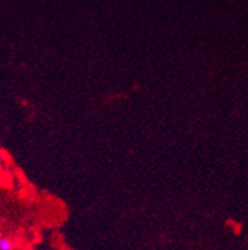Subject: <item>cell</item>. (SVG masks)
Segmentation results:
<instances>
[{
    "label": "cell",
    "mask_w": 248,
    "mask_h": 250,
    "mask_svg": "<svg viewBox=\"0 0 248 250\" xmlns=\"http://www.w3.org/2000/svg\"><path fill=\"white\" fill-rule=\"evenodd\" d=\"M0 250H15L14 240L6 235H2L0 237Z\"/></svg>",
    "instance_id": "6da1fadb"
}]
</instances>
